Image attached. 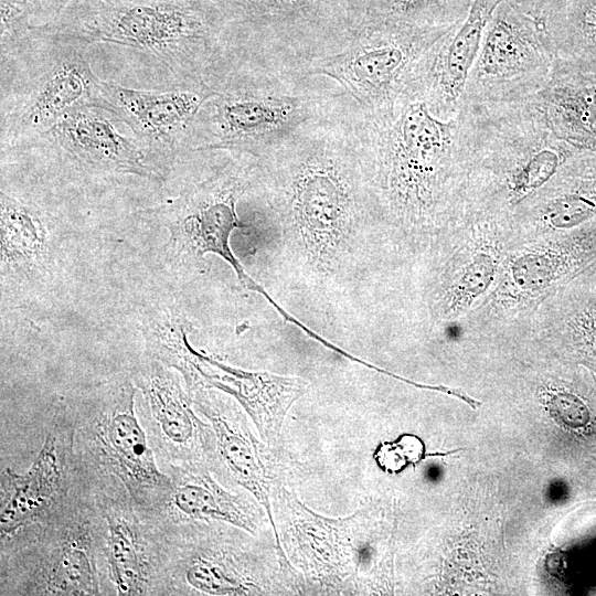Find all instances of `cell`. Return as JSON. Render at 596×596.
Returning <instances> with one entry per match:
<instances>
[{
	"instance_id": "1",
	"label": "cell",
	"mask_w": 596,
	"mask_h": 596,
	"mask_svg": "<svg viewBox=\"0 0 596 596\" xmlns=\"http://www.w3.org/2000/svg\"><path fill=\"white\" fill-rule=\"evenodd\" d=\"M280 249L323 310L392 270L356 151L329 139H297L264 160Z\"/></svg>"
},
{
	"instance_id": "2",
	"label": "cell",
	"mask_w": 596,
	"mask_h": 596,
	"mask_svg": "<svg viewBox=\"0 0 596 596\" xmlns=\"http://www.w3.org/2000/svg\"><path fill=\"white\" fill-rule=\"evenodd\" d=\"M467 126L464 104L445 119L419 89L384 113L365 116L358 155L394 269L408 268L464 216Z\"/></svg>"
},
{
	"instance_id": "3",
	"label": "cell",
	"mask_w": 596,
	"mask_h": 596,
	"mask_svg": "<svg viewBox=\"0 0 596 596\" xmlns=\"http://www.w3.org/2000/svg\"><path fill=\"white\" fill-rule=\"evenodd\" d=\"M462 104L470 161L464 215L511 216L579 150L554 132L536 96Z\"/></svg>"
},
{
	"instance_id": "4",
	"label": "cell",
	"mask_w": 596,
	"mask_h": 596,
	"mask_svg": "<svg viewBox=\"0 0 596 596\" xmlns=\"http://www.w3.org/2000/svg\"><path fill=\"white\" fill-rule=\"evenodd\" d=\"M0 594L115 595L105 557V521L92 480L45 520L0 539Z\"/></svg>"
},
{
	"instance_id": "5",
	"label": "cell",
	"mask_w": 596,
	"mask_h": 596,
	"mask_svg": "<svg viewBox=\"0 0 596 596\" xmlns=\"http://www.w3.org/2000/svg\"><path fill=\"white\" fill-rule=\"evenodd\" d=\"M510 217L465 214L409 265L414 307L429 330L458 323L491 292L518 245Z\"/></svg>"
},
{
	"instance_id": "6",
	"label": "cell",
	"mask_w": 596,
	"mask_h": 596,
	"mask_svg": "<svg viewBox=\"0 0 596 596\" xmlns=\"http://www.w3.org/2000/svg\"><path fill=\"white\" fill-rule=\"evenodd\" d=\"M272 505L288 560L324 593L371 594L386 581L387 555L381 552L379 523L370 508L328 518L309 509L279 481Z\"/></svg>"
},
{
	"instance_id": "7",
	"label": "cell",
	"mask_w": 596,
	"mask_h": 596,
	"mask_svg": "<svg viewBox=\"0 0 596 596\" xmlns=\"http://www.w3.org/2000/svg\"><path fill=\"white\" fill-rule=\"evenodd\" d=\"M137 387L119 379L68 406L75 448L94 473L118 480L142 510L158 514L170 489L136 406Z\"/></svg>"
},
{
	"instance_id": "8",
	"label": "cell",
	"mask_w": 596,
	"mask_h": 596,
	"mask_svg": "<svg viewBox=\"0 0 596 596\" xmlns=\"http://www.w3.org/2000/svg\"><path fill=\"white\" fill-rule=\"evenodd\" d=\"M41 33L62 42H106L192 71L210 49L211 30L189 0H84Z\"/></svg>"
},
{
	"instance_id": "9",
	"label": "cell",
	"mask_w": 596,
	"mask_h": 596,
	"mask_svg": "<svg viewBox=\"0 0 596 596\" xmlns=\"http://www.w3.org/2000/svg\"><path fill=\"white\" fill-rule=\"evenodd\" d=\"M596 262V217L518 244L491 292L457 324L465 341L490 338L532 313Z\"/></svg>"
},
{
	"instance_id": "10",
	"label": "cell",
	"mask_w": 596,
	"mask_h": 596,
	"mask_svg": "<svg viewBox=\"0 0 596 596\" xmlns=\"http://www.w3.org/2000/svg\"><path fill=\"white\" fill-rule=\"evenodd\" d=\"M162 522V595L269 594L254 535L221 522Z\"/></svg>"
},
{
	"instance_id": "11",
	"label": "cell",
	"mask_w": 596,
	"mask_h": 596,
	"mask_svg": "<svg viewBox=\"0 0 596 596\" xmlns=\"http://www.w3.org/2000/svg\"><path fill=\"white\" fill-rule=\"evenodd\" d=\"M458 25L429 28L389 20L350 47L322 58L313 72L342 85L365 116L384 113L419 87L434 46Z\"/></svg>"
},
{
	"instance_id": "12",
	"label": "cell",
	"mask_w": 596,
	"mask_h": 596,
	"mask_svg": "<svg viewBox=\"0 0 596 596\" xmlns=\"http://www.w3.org/2000/svg\"><path fill=\"white\" fill-rule=\"evenodd\" d=\"M149 354L177 370L189 394L214 390L234 398L269 447L277 446L287 413L309 387L299 376L247 371L195 351L182 319L169 320L157 329Z\"/></svg>"
},
{
	"instance_id": "13",
	"label": "cell",
	"mask_w": 596,
	"mask_h": 596,
	"mask_svg": "<svg viewBox=\"0 0 596 596\" xmlns=\"http://www.w3.org/2000/svg\"><path fill=\"white\" fill-rule=\"evenodd\" d=\"M554 64L555 54L541 23L502 0L485 29L461 103L532 98L547 83Z\"/></svg>"
},
{
	"instance_id": "14",
	"label": "cell",
	"mask_w": 596,
	"mask_h": 596,
	"mask_svg": "<svg viewBox=\"0 0 596 596\" xmlns=\"http://www.w3.org/2000/svg\"><path fill=\"white\" fill-rule=\"evenodd\" d=\"M85 470L105 521L106 567L115 595H162V520L139 508L118 480Z\"/></svg>"
},
{
	"instance_id": "15",
	"label": "cell",
	"mask_w": 596,
	"mask_h": 596,
	"mask_svg": "<svg viewBox=\"0 0 596 596\" xmlns=\"http://www.w3.org/2000/svg\"><path fill=\"white\" fill-rule=\"evenodd\" d=\"M82 478L71 409L55 406L45 427L43 445L31 467L10 468L0 478V539L41 522L58 510Z\"/></svg>"
},
{
	"instance_id": "16",
	"label": "cell",
	"mask_w": 596,
	"mask_h": 596,
	"mask_svg": "<svg viewBox=\"0 0 596 596\" xmlns=\"http://www.w3.org/2000/svg\"><path fill=\"white\" fill-rule=\"evenodd\" d=\"M189 395L213 433L212 472L228 485L242 487L264 508L275 536L280 577L284 582L294 583L298 579L297 570L281 546L274 520L272 496L279 479L270 461L269 446L257 439L248 425L246 413L228 395L214 390H200Z\"/></svg>"
},
{
	"instance_id": "17",
	"label": "cell",
	"mask_w": 596,
	"mask_h": 596,
	"mask_svg": "<svg viewBox=\"0 0 596 596\" xmlns=\"http://www.w3.org/2000/svg\"><path fill=\"white\" fill-rule=\"evenodd\" d=\"M141 393L139 416L161 468L205 464L211 469L214 438L209 423L198 415L192 398L171 368L151 359L134 375Z\"/></svg>"
},
{
	"instance_id": "18",
	"label": "cell",
	"mask_w": 596,
	"mask_h": 596,
	"mask_svg": "<svg viewBox=\"0 0 596 596\" xmlns=\"http://www.w3.org/2000/svg\"><path fill=\"white\" fill-rule=\"evenodd\" d=\"M244 188L240 175L220 172L157 212L169 231L168 248L174 258L193 262L205 254L219 255L235 269L244 286L255 289L230 246L233 231L240 227L236 204Z\"/></svg>"
},
{
	"instance_id": "19",
	"label": "cell",
	"mask_w": 596,
	"mask_h": 596,
	"mask_svg": "<svg viewBox=\"0 0 596 596\" xmlns=\"http://www.w3.org/2000/svg\"><path fill=\"white\" fill-rule=\"evenodd\" d=\"M500 333L514 336L547 356L596 374V262Z\"/></svg>"
},
{
	"instance_id": "20",
	"label": "cell",
	"mask_w": 596,
	"mask_h": 596,
	"mask_svg": "<svg viewBox=\"0 0 596 596\" xmlns=\"http://www.w3.org/2000/svg\"><path fill=\"white\" fill-rule=\"evenodd\" d=\"M203 109L206 137L198 151L230 149L258 156L302 119L297 98L263 93H216Z\"/></svg>"
},
{
	"instance_id": "21",
	"label": "cell",
	"mask_w": 596,
	"mask_h": 596,
	"mask_svg": "<svg viewBox=\"0 0 596 596\" xmlns=\"http://www.w3.org/2000/svg\"><path fill=\"white\" fill-rule=\"evenodd\" d=\"M58 42V52L12 114L8 132L13 136L44 134L78 108H100L102 81L89 66L85 44Z\"/></svg>"
},
{
	"instance_id": "22",
	"label": "cell",
	"mask_w": 596,
	"mask_h": 596,
	"mask_svg": "<svg viewBox=\"0 0 596 596\" xmlns=\"http://www.w3.org/2000/svg\"><path fill=\"white\" fill-rule=\"evenodd\" d=\"M596 217V151H576L511 214L518 244L574 228Z\"/></svg>"
},
{
	"instance_id": "23",
	"label": "cell",
	"mask_w": 596,
	"mask_h": 596,
	"mask_svg": "<svg viewBox=\"0 0 596 596\" xmlns=\"http://www.w3.org/2000/svg\"><path fill=\"white\" fill-rule=\"evenodd\" d=\"M216 94L204 83L170 91H141L102 81L100 108L149 146L171 148Z\"/></svg>"
},
{
	"instance_id": "24",
	"label": "cell",
	"mask_w": 596,
	"mask_h": 596,
	"mask_svg": "<svg viewBox=\"0 0 596 596\" xmlns=\"http://www.w3.org/2000/svg\"><path fill=\"white\" fill-rule=\"evenodd\" d=\"M99 107H82L66 115L42 135L79 163L95 170L130 173L162 181V172L150 162L136 140L121 134Z\"/></svg>"
},
{
	"instance_id": "25",
	"label": "cell",
	"mask_w": 596,
	"mask_h": 596,
	"mask_svg": "<svg viewBox=\"0 0 596 596\" xmlns=\"http://www.w3.org/2000/svg\"><path fill=\"white\" fill-rule=\"evenodd\" d=\"M170 477L169 492L157 514L166 522H221L257 536L260 514L243 493L222 486L205 464L163 468Z\"/></svg>"
},
{
	"instance_id": "26",
	"label": "cell",
	"mask_w": 596,
	"mask_h": 596,
	"mask_svg": "<svg viewBox=\"0 0 596 596\" xmlns=\"http://www.w3.org/2000/svg\"><path fill=\"white\" fill-rule=\"evenodd\" d=\"M501 1L473 0L466 19L434 46L418 89L439 117L459 111L485 29Z\"/></svg>"
},
{
	"instance_id": "27",
	"label": "cell",
	"mask_w": 596,
	"mask_h": 596,
	"mask_svg": "<svg viewBox=\"0 0 596 596\" xmlns=\"http://www.w3.org/2000/svg\"><path fill=\"white\" fill-rule=\"evenodd\" d=\"M554 132L582 150L596 151V73L555 58L536 95Z\"/></svg>"
},
{
	"instance_id": "28",
	"label": "cell",
	"mask_w": 596,
	"mask_h": 596,
	"mask_svg": "<svg viewBox=\"0 0 596 596\" xmlns=\"http://www.w3.org/2000/svg\"><path fill=\"white\" fill-rule=\"evenodd\" d=\"M541 25L556 60L596 73V0H558Z\"/></svg>"
},
{
	"instance_id": "29",
	"label": "cell",
	"mask_w": 596,
	"mask_h": 596,
	"mask_svg": "<svg viewBox=\"0 0 596 596\" xmlns=\"http://www.w3.org/2000/svg\"><path fill=\"white\" fill-rule=\"evenodd\" d=\"M1 263L31 267L46 253V230L36 209L1 192Z\"/></svg>"
},
{
	"instance_id": "30",
	"label": "cell",
	"mask_w": 596,
	"mask_h": 596,
	"mask_svg": "<svg viewBox=\"0 0 596 596\" xmlns=\"http://www.w3.org/2000/svg\"><path fill=\"white\" fill-rule=\"evenodd\" d=\"M1 47L2 51L21 35L28 26L31 9L28 0H1Z\"/></svg>"
},
{
	"instance_id": "31",
	"label": "cell",
	"mask_w": 596,
	"mask_h": 596,
	"mask_svg": "<svg viewBox=\"0 0 596 596\" xmlns=\"http://www.w3.org/2000/svg\"><path fill=\"white\" fill-rule=\"evenodd\" d=\"M507 1H509L512 6L519 9L521 12L525 13L526 15L531 17L532 19L541 23L543 19L545 18V15L549 13V11L552 9V7L558 0H507Z\"/></svg>"
},
{
	"instance_id": "32",
	"label": "cell",
	"mask_w": 596,
	"mask_h": 596,
	"mask_svg": "<svg viewBox=\"0 0 596 596\" xmlns=\"http://www.w3.org/2000/svg\"><path fill=\"white\" fill-rule=\"evenodd\" d=\"M102 1H118V0H102Z\"/></svg>"
}]
</instances>
